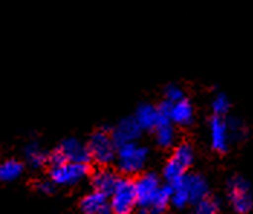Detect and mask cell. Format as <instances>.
I'll use <instances>...</instances> for the list:
<instances>
[{
    "label": "cell",
    "instance_id": "obj_5",
    "mask_svg": "<svg viewBox=\"0 0 253 214\" xmlns=\"http://www.w3.org/2000/svg\"><path fill=\"white\" fill-rule=\"evenodd\" d=\"M229 200L237 213L248 214L253 210V195L251 194V184L240 175H234L227 182Z\"/></svg>",
    "mask_w": 253,
    "mask_h": 214
},
{
    "label": "cell",
    "instance_id": "obj_2",
    "mask_svg": "<svg viewBox=\"0 0 253 214\" xmlns=\"http://www.w3.org/2000/svg\"><path fill=\"white\" fill-rule=\"evenodd\" d=\"M91 159L98 167H109L116 162L117 145L112 136V128L104 126L91 133L87 140Z\"/></svg>",
    "mask_w": 253,
    "mask_h": 214
},
{
    "label": "cell",
    "instance_id": "obj_13",
    "mask_svg": "<svg viewBox=\"0 0 253 214\" xmlns=\"http://www.w3.org/2000/svg\"><path fill=\"white\" fill-rule=\"evenodd\" d=\"M185 181H187V187L190 191V200H191L193 206L209 197L210 187H209V182L204 176L200 175V174H187Z\"/></svg>",
    "mask_w": 253,
    "mask_h": 214
},
{
    "label": "cell",
    "instance_id": "obj_3",
    "mask_svg": "<svg viewBox=\"0 0 253 214\" xmlns=\"http://www.w3.org/2000/svg\"><path fill=\"white\" fill-rule=\"evenodd\" d=\"M113 214H132L137 206L135 179L127 175L120 176L113 194L110 195Z\"/></svg>",
    "mask_w": 253,
    "mask_h": 214
},
{
    "label": "cell",
    "instance_id": "obj_6",
    "mask_svg": "<svg viewBox=\"0 0 253 214\" xmlns=\"http://www.w3.org/2000/svg\"><path fill=\"white\" fill-rule=\"evenodd\" d=\"M161 188V179L155 172H140L135 178L137 207H149L152 198Z\"/></svg>",
    "mask_w": 253,
    "mask_h": 214
},
{
    "label": "cell",
    "instance_id": "obj_22",
    "mask_svg": "<svg viewBox=\"0 0 253 214\" xmlns=\"http://www.w3.org/2000/svg\"><path fill=\"white\" fill-rule=\"evenodd\" d=\"M232 107L230 98L224 93H215L214 97L211 100V112L215 116H226Z\"/></svg>",
    "mask_w": 253,
    "mask_h": 214
},
{
    "label": "cell",
    "instance_id": "obj_20",
    "mask_svg": "<svg viewBox=\"0 0 253 214\" xmlns=\"http://www.w3.org/2000/svg\"><path fill=\"white\" fill-rule=\"evenodd\" d=\"M171 158H174L181 167L188 170L194 162V148H193V145L188 143V142L178 143L174 148V152H172Z\"/></svg>",
    "mask_w": 253,
    "mask_h": 214
},
{
    "label": "cell",
    "instance_id": "obj_12",
    "mask_svg": "<svg viewBox=\"0 0 253 214\" xmlns=\"http://www.w3.org/2000/svg\"><path fill=\"white\" fill-rule=\"evenodd\" d=\"M171 120L175 126L187 128L194 122V107L188 98H182L172 104Z\"/></svg>",
    "mask_w": 253,
    "mask_h": 214
},
{
    "label": "cell",
    "instance_id": "obj_21",
    "mask_svg": "<svg viewBox=\"0 0 253 214\" xmlns=\"http://www.w3.org/2000/svg\"><path fill=\"white\" fill-rule=\"evenodd\" d=\"M185 174H187V170L184 167H181L174 158H169L167 161V164L164 165L162 175L168 184H175L176 181H179L182 176H185Z\"/></svg>",
    "mask_w": 253,
    "mask_h": 214
},
{
    "label": "cell",
    "instance_id": "obj_23",
    "mask_svg": "<svg viewBox=\"0 0 253 214\" xmlns=\"http://www.w3.org/2000/svg\"><path fill=\"white\" fill-rule=\"evenodd\" d=\"M227 123H229L232 140L239 142V140H243L245 137L248 136V129H246L245 123L240 119H237V117H229L227 119Z\"/></svg>",
    "mask_w": 253,
    "mask_h": 214
},
{
    "label": "cell",
    "instance_id": "obj_24",
    "mask_svg": "<svg viewBox=\"0 0 253 214\" xmlns=\"http://www.w3.org/2000/svg\"><path fill=\"white\" fill-rule=\"evenodd\" d=\"M220 209V203L218 200L207 197L204 200H201L200 203H197L194 206V213L193 214H217Z\"/></svg>",
    "mask_w": 253,
    "mask_h": 214
},
{
    "label": "cell",
    "instance_id": "obj_14",
    "mask_svg": "<svg viewBox=\"0 0 253 214\" xmlns=\"http://www.w3.org/2000/svg\"><path fill=\"white\" fill-rule=\"evenodd\" d=\"M133 116L143 130H154L159 119L158 106H154L151 103H142L136 107Z\"/></svg>",
    "mask_w": 253,
    "mask_h": 214
},
{
    "label": "cell",
    "instance_id": "obj_27",
    "mask_svg": "<svg viewBox=\"0 0 253 214\" xmlns=\"http://www.w3.org/2000/svg\"><path fill=\"white\" fill-rule=\"evenodd\" d=\"M55 182L49 178V179H41L35 184V188L38 190L39 193L42 194H52L54 193V188H55Z\"/></svg>",
    "mask_w": 253,
    "mask_h": 214
},
{
    "label": "cell",
    "instance_id": "obj_9",
    "mask_svg": "<svg viewBox=\"0 0 253 214\" xmlns=\"http://www.w3.org/2000/svg\"><path fill=\"white\" fill-rule=\"evenodd\" d=\"M64 152L67 161L70 162H80V164H90L93 162L88 145L81 142L77 137H67L64 139L58 146Z\"/></svg>",
    "mask_w": 253,
    "mask_h": 214
},
{
    "label": "cell",
    "instance_id": "obj_1",
    "mask_svg": "<svg viewBox=\"0 0 253 214\" xmlns=\"http://www.w3.org/2000/svg\"><path fill=\"white\" fill-rule=\"evenodd\" d=\"M149 159V149L139 142H130L117 146L116 167L123 175H139Z\"/></svg>",
    "mask_w": 253,
    "mask_h": 214
},
{
    "label": "cell",
    "instance_id": "obj_19",
    "mask_svg": "<svg viewBox=\"0 0 253 214\" xmlns=\"http://www.w3.org/2000/svg\"><path fill=\"white\" fill-rule=\"evenodd\" d=\"M25 165L18 159H7L0 165V179L3 182L16 181L23 174Z\"/></svg>",
    "mask_w": 253,
    "mask_h": 214
},
{
    "label": "cell",
    "instance_id": "obj_10",
    "mask_svg": "<svg viewBox=\"0 0 253 214\" xmlns=\"http://www.w3.org/2000/svg\"><path fill=\"white\" fill-rule=\"evenodd\" d=\"M90 179H91V185H93L94 190L101 191V193H104V194L110 197L113 194L115 188H116L120 175L117 174L116 171L110 170L109 167H100L91 174Z\"/></svg>",
    "mask_w": 253,
    "mask_h": 214
},
{
    "label": "cell",
    "instance_id": "obj_16",
    "mask_svg": "<svg viewBox=\"0 0 253 214\" xmlns=\"http://www.w3.org/2000/svg\"><path fill=\"white\" fill-rule=\"evenodd\" d=\"M48 155L49 154H46L41 148L38 142H29L23 149V156H25L26 164L34 170H39L43 165H46L48 164Z\"/></svg>",
    "mask_w": 253,
    "mask_h": 214
},
{
    "label": "cell",
    "instance_id": "obj_11",
    "mask_svg": "<svg viewBox=\"0 0 253 214\" xmlns=\"http://www.w3.org/2000/svg\"><path fill=\"white\" fill-rule=\"evenodd\" d=\"M156 145L162 149H171L176 142V130L171 117L159 116L158 125L154 129Z\"/></svg>",
    "mask_w": 253,
    "mask_h": 214
},
{
    "label": "cell",
    "instance_id": "obj_4",
    "mask_svg": "<svg viewBox=\"0 0 253 214\" xmlns=\"http://www.w3.org/2000/svg\"><path fill=\"white\" fill-rule=\"evenodd\" d=\"M90 175V164H80V162H64L58 167H51L49 178L62 187L77 185L83 179Z\"/></svg>",
    "mask_w": 253,
    "mask_h": 214
},
{
    "label": "cell",
    "instance_id": "obj_7",
    "mask_svg": "<svg viewBox=\"0 0 253 214\" xmlns=\"http://www.w3.org/2000/svg\"><path fill=\"white\" fill-rule=\"evenodd\" d=\"M209 128H210V140H211L213 149L220 154L227 152L230 148V142H232L227 119L224 116L213 115V117L210 119Z\"/></svg>",
    "mask_w": 253,
    "mask_h": 214
},
{
    "label": "cell",
    "instance_id": "obj_25",
    "mask_svg": "<svg viewBox=\"0 0 253 214\" xmlns=\"http://www.w3.org/2000/svg\"><path fill=\"white\" fill-rule=\"evenodd\" d=\"M164 96H165V100H168L171 103H176V101L185 98L184 90L176 84H168L164 90Z\"/></svg>",
    "mask_w": 253,
    "mask_h": 214
},
{
    "label": "cell",
    "instance_id": "obj_26",
    "mask_svg": "<svg viewBox=\"0 0 253 214\" xmlns=\"http://www.w3.org/2000/svg\"><path fill=\"white\" fill-rule=\"evenodd\" d=\"M64 162H67V158L59 148H55L54 151L49 152V155H48V165L49 167H58Z\"/></svg>",
    "mask_w": 253,
    "mask_h": 214
},
{
    "label": "cell",
    "instance_id": "obj_8",
    "mask_svg": "<svg viewBox=\"0 0 253 214\" xmlns=\"http://www.w3.org/2000/svg\"><path fill=\"white\" fill-rule=\"evenodd\" d=\"M142 132L143 129L139 126L135 116L123 117L117 125L112 128V136L117 146L130 142H137L139 137L142 136Z\"/></svg>",
    "mask_w": 253,
    "mask_h": 214
},
{
    "label": "cell",
    "instance_id": "obj_28",
    "mask_svg": "<svg viewBox=\"0 0 253 214\" xmlns=\"http://www.w3.org/2000/svg\"><path fill=\"white\" fill-rule=\"evenodd\" d=\"M137 214H151V212H149V209H148V207H139V212H137Z\"/></svg>",
    "mask_w": 253,
    "mask_h": 214
},
{
    "label": "cell",
    "instance_id": "obj_15",
    "mask_svg": "<svg viewBox=\"0 0 253 214\" xmlns=\"http://www.w3.org/2000/svg\"><path fill=\"white\" fill-rule=\"evenodd\" d=\"M109 198H110L109 195L94 190L93 193L83 197V200L80 201V209L84 214H98L104 206L110 203Z\"/></svg>",
    "mask_w": 253,
    "mask_h": 214
},
{
    "label": "cell",
    "instance_id": "obj_17",
    "mask_svg": "<svg viewBox=\"0 0 253 214\" xmlns=\"http://www.w3.org/2000/svg\"><path fill=\"white\" fill-rule=\"evenodd\" d=\"M172 193H174V188H172L171 184L167 182V185H161V188L158 190V193L152 198V201H151V204L148 207L151 214H164V212L171 204Z\"/></svg>",
    "mask_w": 253,
    "mask_h": 214
},
{
    "label": "cell",
    "instance_id": "obj_18",
    "mask_svg": "<svg viewBox=\"0 0 253 214\" xmlns=\"http://www.w3.org/2000/svg\"><path fill=\"white\" fill-rule=\"evenodd\" d=\"M187 175V174H185ZM172 188H174V193L171 197V206L175 207L178 210H182L185 209L188 204H191V200H190V191H188V187H187V181H185V176H182L179 181H176L175 184H171Z\"/></svg>",
    "mask_w": 253,
    "mask_h": 214
}]
</instances>
